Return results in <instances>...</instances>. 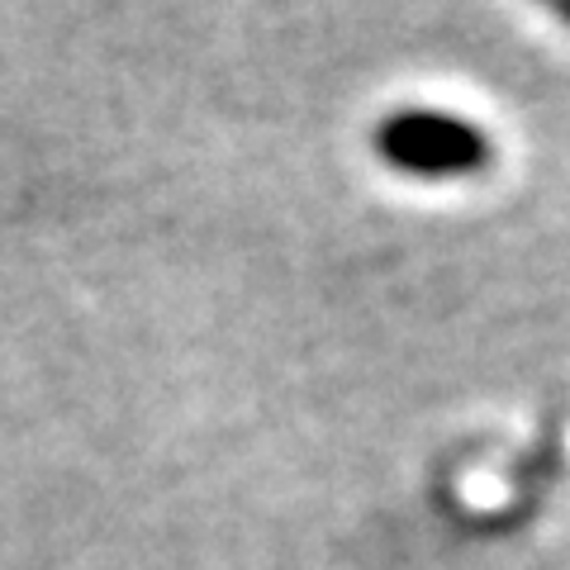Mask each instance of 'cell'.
Wrapping results in <instances>:
<instances>
[{"instance_id":"obj_1","label":"cell","mask_w":570,"mask_h":570,"mask_svg":"<svg viewBox=\"0 0 570 570\" xmlns=\"http://www.w3.org/2000/svg\"><path fill=\"white\" fill-rule=\"evenodd\" d=\"M376 153L409 176H475L490 167V138L442 110H395L376 129Z\"/></svg>"}]
</instances>
